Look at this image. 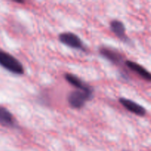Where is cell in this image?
<instances>
[{"label":"cell","instance_id":"cell-5","mask_svg":"<svg viewBox=\"0 0 151 151\" xmlns=\"http://www.w3.org/2000/svg\"><path fill=\"white\" fill-rule=\"evenodd\" d=\"M119 102L126 110L137 116H144L146 115V113H147L146 109L141 105L133 101L132 100L125 98V97H120L119 99Z\"/></svg>","mask_w":151,"mask_h":151},{"label":"cell","instance_id":"cell-6","mask_svg":"<svg viewBox=\"0 0 151 151\" xmlns=\"http://www.w3.org/2000/svg\"><path fill=\"white\" fill-rule=\"evenodd\" d=\"M110 28L114 34L123 42H130V39L126 34V29L124 24L117 19L112 20L110 22Z\"/></svg>","mask_w":151,"mask_h":151},{"label":"cell","instance_id":"cell-3","mask_svg":"<svg viewBox=\"0 0 151 151\" xmlns=\"http://www.w3.org/2000/svg\"><path fill=\"white\" fill-rule=\"evenodd\" d=\"M58 39L60 43L70 47V48L83 52L86 51V47L83 44L82 40L79 38L78 35L73 33V32H62L58 35Z\"/></svg>","mask_w":151,"mask_h":151},{"label":"cell","instance_id":"cell-4","mask_svg":"<svg viewBox=\"0 0 151 151\" xmlns=\"http://www.w3.org/2000/svg\"><path fill=\"white\" fill-rule=\"evenodd\" d=\"M99 52L103 58L109 60V62L116 66H122L123 63L125 64V60H124L123 55L115 49L103 47L100 48Z\"/></svg>","mask_w":151,"mask_h":151},{"label":"cell","instance_id":"cell-8","mask_svg":"<svg viewBox=\"0 0 151 151\" xmlns=\"http://www.w3.org/2000/svg\"><path fill=\"white\" fill-rule=\"evenodd\" d=\"M0 125L7 128H16L17 123L11 112L0 106Z\"/></svg>","mask_w":151,"mask_h":151},{"label":"cell","instance_id":"cell-7","mask_svg":"<svg viewBox=\"0 0 151 151\" xmlns=\"http://www.w3.org/2000/svg\"><path fill=\"white\" fill-rule=\"evenodd\" d=\"M125 65L128 68V69L135 72L136 74H137L139 76L141 77V78H142V79H144L145 81L151 82V73L149 71H147L144 66L139 64L137 62L128 60H125Z\"/></svg>","mask_w":151,"mask_h":151},{"label":"cell","instance_id":"cell-1","mask_svg":"<svg viewBox=\"0 0 151 151\" xmlns=\"http://www.w3.org/2000/svg\"><path fill=\"white\" fill-rule=\"evenodd\" d=\"M0 66L14 75H22L24 73V68L16 58L4 50H0Z\"/></svg>","mask_w":151,"mask_h":151},{"label":"cell","instance_id":"cell-10","mask_svg":"<svg viewBox=\"0 0 151 151\" xmlns=\"http://www.w3.org/2000/svg\"><path fill=\"white\" fill-rule=\"evenodd\" d=\"M124 151H126V150H124Z\"/></svg>","mask_w":151,"mask_h":151},{"label":"cell","instance_id":"cell-2","mask_svg":"<svg viewBox=\"0 0 151 151\" xmlns=\"http://www.w3.org/2000/svg\"><path fill=\"white\" fill-rule=\"evenodd\" d=\"M93 94V88L89 90H75L69 93L68 95V103L72 109H81L85 106L87 102L92 99Z\"/></svg>","mask_w":151,"mask_h":151},{"label":"cell","instance_id":"cell-9","mask_svg":"<svg viewBox=\"0 0 151 151\" xmlns=\"http://www.w3.org/2000/svg\"><path fill=\"white\" fill-rule=\"evenodd\" d=\"M65 80L69 83V84L76 88L77 89L80 90H89L92 88V87L90 86L88 83L83 81L77 75H73L71 73H66L64 75Z\"/></svg>","mask_w":151,"mask_h":151}]
</instances>
